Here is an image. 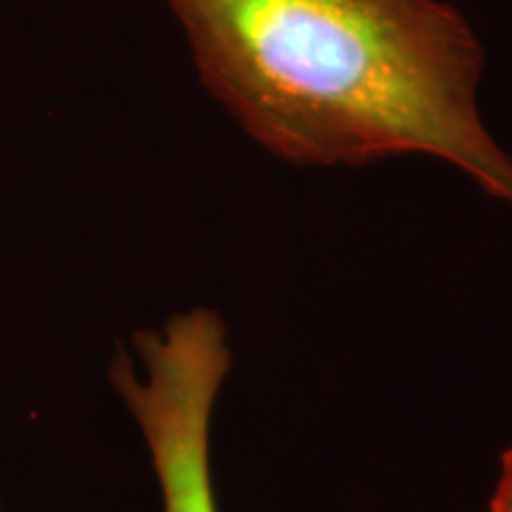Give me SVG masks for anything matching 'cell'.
Returning <instances> with one entry per match:
<instances>
[{"label":"cell","instance_id":"obj_4","mask_svg":"<svg viewBox=\"0 0 512 512\" xmlns=\"http://www.w3.org/2000/svg\"><path fill=\"white\" fill-rule=\"evenodd\" d=\"M0 512H3V501H0Z\"/></svg>","mask_w":512,"mask_h":512},{"label":"cell","instance_id":"obj_1","mask_svg":"<svg viewBox=\"0 0 512 512\" xmlns=\"http://www.w3.org/2000/svg\"><path fill=\"white\" fill-rule=\"evenodd\" d=\"M202 86L297 166L451 164L512 204V155L479 110L482 43L446 0H164Z\"/></svg>","mask_w":512,"mask_h":512},{"label":"cell","instance_id":"obj_3","mask_svg":"<svg viewBox=\"0 0 512 512\" xmlns=\"http://www.w3.org/2000/svg\"><path fill=\"white\" fill-rule=\"evenodd\" d=\"M486 512H512V446L501 458V475Z\"/></svg>","mask_w":512,"mask_h":512},{"label":"cell","instance_id":"obj_2","mask_svg":"<svg viewBox=\"0 0 512 512\" xmlns=\"http://www.w3.org/2000/svg\"><path fill=\"white\" fill-rule=\"evenodd\" d=\"M133 356L119 351L110 382L136 420L150 453L164 512H219L211 475V415L230 370L226 325L195 306L162 328L133 335Z\"/></svg>","mask_w":512,"mask_h":512}]
</instances>
